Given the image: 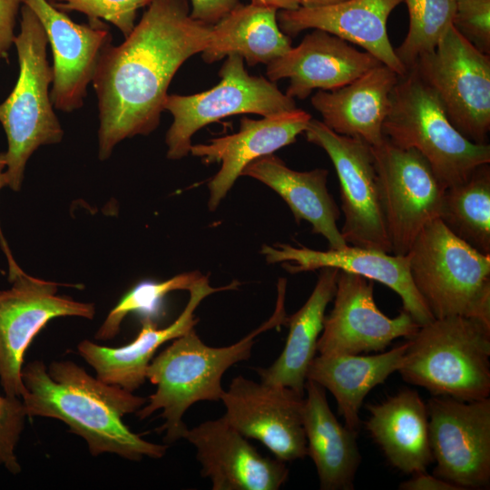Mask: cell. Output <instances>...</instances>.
I'll use <instances>...</instances> for the list:
<instances>
[{
    "label": "cell",
    "mask_w": 490,
    "mask_h": 490,
    "mask_svg": "<svg viewBox=\"0 0 490 490\" xmlns=\"http://www.w3.org/2000/svg\"><path fill=\"white\" fill-rule=\"evenodd\" d=\"M212 25L191 17L188 0H153L119 45L105 46L93 85L98 101V158L160 123L168 87L191 56L202 53Z\"/></svg>",
    "instance_id": "cell-1"
},
{
    "label": "cell",
    "mask_w": 490,
    "mask_h": 490,
    "mask_svg": "<svg viewBox=\"0 0 490 490\" xmlns=\"http://www.w3.org/2000/svg\"><path fill=\"white\" fill-rule=\"evenodd\" d=\"M22 381L27 417L63 421L84 439L93 456L110 453L140 461L165 455L167 445L144 440L122 421L144 406L146 397L92 377L72 360L53 361L48 368L42 360L31 361L23 366Z\"/></svg>",
    "instance_id": "cell-2"
},
{
    "label": "cell",
    "mask_w": 490,
    "mask_h": 490,
    "mask_svg": "<svg viewBox=\"0 0 490 490\" xmlns=\"http://www.w3.org/2000/svg\"><path fill=\"white\" fill-rule=\"evenodd\" d=\"M285 279L278 285V300L272 316L239 341L226 347L206 345L194 328L172 339V343L153 358L146 378L156 389L137 412L142 420L157 410L164 423L157 429L164 432L163 440L172 444L183 438L187 426L182 416L199 401H219L224 389L223 374L234 364L251 355L255 338L264 331L286 323L284 309Z\"/></svg>",
    "instance_id": "cell-3"
},
{
    "label": "cell",
    "mask_w": 490,
    "mask_h": 490,
    "mask_svg": "<svg viewBox=\"0 0 490 490\" xmlns=\"http://www.w3.org/2000/svg\"><path fill=\"white\" fill-rule=\"evenodd\" d=\"M14 45L19 74L12 92L0 103V123L7 139V187L19 191L31 155L40 146L59 143L64 131L51 100L53 71L47 60L46 34L24 4Z\"/></svg>",
    "instance_id": "cell-4"
},
{
    "label": "cell",
    "mask_w": 490,
    "mask_h": 490,
    "mask_svg": "<svg viewBox=\"0 0 490 490\" xmlns=\"http://www.w3.org/2000/svg\"><path fill=\"white\" fill-rule=\"evenodd\" d=\"M397 370L434 396L465 401L490 395V327L464 316L434 318L409 338Z\"/></svg>",
    "instance_id": "cell-5"
},
{
    "label": "cell",
    "mask_w": 490,
    "mask_h": 490,
    "mask_svg": "<svg viewBox=\"0 0 490 490\" xmlns=\"http://www.w3.org/2000/svg\"><path fill=\"white\" fill-rule=\"evenodd\" d=\"M411 279L435 318L464 316L490 327V254L427 222L408 252Z\"/></svg>",
    "instance_id": "cell-6"
},
{
    "label": "cell",
    "mask_w": 490,
    "mask_h": 490,
    "mask_svg": "<svg viewBox=\"0 0 490 490\" xmlns=\"http://www.w3.org/2000/svg\"><path fill=\"white\" fill-rule=\"evenodd\" d=\"M382 131L395 146L417 151L445 189L490 163V145L472 142L454 127L436 93L414 68L398 76Z\"/></svg>",
    "instance_id": "cell-7"
},
{
    "label": "cell",
    "mask_w": 490,
    "mask_h": 490,
    "mask_svg": "<svg viewBox=\"0 0 490 490\" xmlns=\"http://www.w3.org/2000/svg\"><path fill=\"white\" fill-rule=\"evenodd\" d=\"M219 76L220 83L204 92L167 95L163 108L173 117L165 137L168 159L188 155L193 134L221 118L241 113L267 117L297 108L294 99L283 93L274 82L250 75L239 54L227 56Z\"/></svg>",
    "instance_id": "cell-8"
},
{
    "label": "cell",
    "mask_w": 490,
    "mask_h": 490,
    "mask_svg": "<svg viewBox=\"0 0 490 490\" xmlns=\"http://www.w3.org/2000/svg\"><path fill=\"white\" fill-rule=\"evenodd\" d=\"M414 68L437 95L449 121L466 139L487 143L490 130V55L452 25Z\"/></svg>",
    "instance_id": "cell-9"
},
{
    "label": "cell",
    "mask_w": 490,
    "mask_h": 490,
    "mask_svg": "<svg viewBox=\"0 0 490 490\" xmlns=\"http://www.w3.org/2000/svg\"><path fill=\"white\" fill-rule=\"evenodd\" d=\"M304 133L327 152L336 170L345 217L340 231L347 244L391 253L371 146L312 118Z\"/></svg>",
    "instance_id": "cell-10"
},
{
    "label": "cell",
    "mask_w": 490,
    "mask_h": 490,
    "mask_svg": "<svg viewBox=\"0 0 490 490\" xmlns=\"http://www.w3.org/2000/svg\"><path fill=\"white\" fill-rule=\"evenodd\" d=\"M371 149L391 253L406 255L423 227L438 218L445 188L417 151L386 138Z\"/></svg>",
    "instance_id": "cell-11"
},
{
    "label": "cell",
    "mask_w": 490,
    "mask_h": 490,
    "mask_svg": "<svg viewBox=\"0 0 490 490\" xmlns=\"http://www.w3.org/2000/svg\"><path fill=\"white\" fill-rule=\"evenodd\" d=\"M11 283L0 290V384L5 395L22 397L24 357L34 337L55 318L93 319L95 307L60 296L57 283L24 271Z\"/></svg>",
    "instance_id": "cell-12"
},
{
    "label": "cell",
    "mask_w": 490,
    "mask_h": 490,
    "mask_svg": "<svg viewBox=\"0 0 490 490\" xmlns=\"http://www.w3.org/2000/svg\"><path fill=\"white\" fill-rule=\"evenodd\" d=\"M435 475L461 490L490 482V399L434 396L426 403Z\"/></svg>",
    "instance_id": "cell-13"
},
{
    "label": "cell",
    "mask_w": 490,
    "mask_h": 490,
    "mask_svg": "<svg viewBox=\"0 0 490 490\" xmlns=\"http://www.w3.org/2000/svg\"><path fill=\"white\" fill-rule=\"evenodd\" d=\"M220 400L226 408L224 418L245 437L263 444L276 458L289 462L308 456L305 395L238 376Z\"/></svg>",
    "instance_id": "cell-14"
},
{
    "label": "cell",
    "mask_w": 490,
    "mask_h": 490,
    "mask_svg": "<svg viewBox=\"0 0 490 490\" xmlns=\"http://www.w3.org/2000/svg\"><path fill=\"white\" fill-rule=\"evenodd\" d=\"M333 299L317 343L321 355L380 352L420 327L405 310L395 318L382 313L374 299V281L358 274L339 270Z\"/></svg>",
    "instance_id": "cell-15"
},
{
    "label": "cell",
    "mask_w": 490,
    "mask_h": 490,
    "mask_svg": "<svg viewBox=\"0 0 490 490\" xmlns=\"http://www.w3.org/2000/svg\"><path fill=\"white\" fill-rule=\"evenodd\" d=\"M41 22L53 54L51 100L72 113L83 105L100 55L112 43L104 23L77 24L48 0H24Z\"/></svg>",
    "instance_id": "cell-16"
},
{
    "label": "cell",
    "mask_w": 490,
    "mask_h": 490,
    "mask_svg": "<svg viewBox=\"0 0 490 490\" xmlns=\"http://www.w3.org/2000/svg\"><path fill=\"white\" fill-rule=\"evenodd\" d=\"M183 438L213 490H277L288 479L284 461L261 455L224 416L188 428Z\"/></svg>",
    "instance_id": "cell-17"
},
{
    "label": "cell",
    "mask_w": 490,
    "mask_h": 490,
    "mask_svg": "<svg viewBox=\"0 0 490 490\" xmlns=\"http://www.w3.org/2000/svg\"><path fill=\"white\" fill-rule=\"evenodd\" d=\"M383 64L368 52L319 29L307 34L300 44L267 64L270 81L289 79L286 94L306 99L314 89L340 88Z\"/></svg>",
    "instance_id": "cell-18"
},
{
    "label": "cell",
    "mask_w": 490,
    "mask_h": 490,
    "mask_svg": "<svg viewBox=\"0 0 490 490\" xmlns=\"http://www.w3.org/2000/svg\"><path fill=\"white\" fill-rule=\"evenodd\" d=\"M239 282L224 287L210 285L207 276H202L190 289V299L182 312L169 326L159 328L153 318L142 317L137 337L129 344L110 348L88 339L77 345L80 356L94 369L96 377L104 383L133 392L145 382L147 368L156 350L165 342L182 336L194 328L199 319L194 312L209 295L237 289Z\"/></svg>",
    "instance_id": "cell-19"
},
{
    "label": "cell",
    "mask_w": 490,
    "mask_h": 490,
    "mask_svg": "<svg viewBox=\"0 0 490 490\" xmlns=\"http://www.w3.org/2000/svg\"><path fill=\"white\" fill-rule=\"evenodd\" d=\"M310 120L308 112L298 108L260 120L244 117L238 132L191 144L190 152L205 163H221L208 183L209 209L218 207L249 163L295 142Z\"/></svg>",
    "instance_id": "cell-20"
},
{
    "label": "cell",
    "mask_w": 490,
    "mask_h": 490,
    "mask_svg": "<svg viewBox=\"0 0 490 490\" xmlns=\"http://www.w3.org/2000/svg\"><path fill=\"white\" fill-rule=\"evenodd\" d=\"M261 252L270 263L290 261L283 266L291 273L332 267L380 282L401 298L403 310L409 313L419 326L435 318L414 285L407 255L351 245L320 251L279 244L277 247L263 246Z\"/></svg>",
    "instance_id": "cell-21"
},
{
    "label": "cell",
    "mask_w": 490,
    "mask_h": 490,
    "mask_svg": "<svg viewBox=\"0 0 490 490\" xmlns=\"http://www.w3.org/2000/svg\"><path fill=\"white\" fill-rule=\"evenodd\" d=\"M403 0H347L338 4L279 10L280 30L294 36L307 29H319L359 45L398 75L407 73L390 44L387 22Z\"/></svg>",
    "instance_id": "cell-22"
},
{
    "label": "cell",
    "mask_w": 490,
    "mask_h": 490,
    "mask_svg": "<svg viewBox=\"0 0 490 490\" xmlns=\"http://www.w3.org/2000/svg\"><path fill=\"white\" fill-rule=\"evenodd\" d=\"M398 76L380 64L340 88L318 90L310 102L330 130L376 146L385 138L383 123Z\"/></svg>",
    "instance_id": "cell-23"
},
{
    "label": "cell",
    "mask_w": 490,
    "mask_h": 490,
    "mask_svg": "<svg viewBox=\"0 0 490 490\" xmlns=\"http://www.w3.org/2000/svg\"><path fill=\"white\" fill-rule=\"evenodd\" d=\"M328 170L319 168L292 170L272 153L249 163L241 176L254 178L272 189L288 204L298 224L307 220L313 233L327 240L330 250H339L348 244L337 225L340 211L328 192Z\"/></svg>",
    "instance_id": "cell-24"
},
{
    "label": "cell",
    "mask_w": 490,
    "mask_h": 490,
    "mask_svg": "<svg viewBox=\"0 0 490 490\" xmlns=\"http://www.w3.org/2000/svg\"><path fill=\"white\" fill-rule=\"evenodd\" d=\"M305 392L303 427L308 455L315 464L320 489H354L361 462L357 432L338 421L323 387L307 379Z\"/></svg>",
    "instance_id": "cell-25"
},
{
    "label": "cell",
    "mask_w": 490,
    "mask_h": 490,
    "mask_svg": "<svg viewBox=\"0 0 490 490\" xmlns=\"http://www.w3.org/2000/svg\"><path fill=\"white\" fill-rule=\"evenodd\" d=\"M367 408L366 428L388 462L405 474L425 472L434 458L426 404L418 393L407 388Z\"/></svg>",
    "instance_id": "cell-26"
},
{
    "label": "cell",
    "mask_w": 490,
    "mask_h": 490,
    "mask_svg": "<svg viewBox=\"0 0 490 490\" xmlns=\"http://www.w3.org/2000/svg\"><path fill=\"white\" fill-rule=\"evenodd\" d=\"M403 344L377 355H321L311 361L307 379L328 389L336 398L345 426L358 432L359 409L372 388L397 371L407 348Z\"/></svg>",
    "instance_id": "cell-27"
},
{
    "label": "cell",
    "mask_w": 490,
    "mask_h": 490,
    "mask_svg": "<svg viewBox=\"0 0 490 490\" xmlns=\"http://www.w3.org/2000/svg\"><path fill=\"white\" fill-rule=\"evenodd\" d=\"M338 272V269L332 267L319 269L316 286L307 301L286 318L289 334L282 352L270 367L256 369L262 382L305 395L307 372L316 357L326 309L334 298Z\"/></svg>",
    "instance_id": "cell-28"
},
{
    "label": "cell",
    "mask_w": 490,
    "mask_h": 490,
    "mask_svg": "<svg viewBox=\"0 0 490 490\" xmlns=\"http://www.w3.org/2000/svg\"><path fill=\"white\" fill-rule=\"evenodd\" d=\"M277 14L276 8L252 1L239 3L212 25L203 61L212 64L236 54L251 66L283 55L292 47L291 38L280 30Z\"/></svg>",
    "instance_id": "cell-29"
},
{
    "label": "cell",
    "mask_w": 490,
    "mask_h": 490,
    "mask_svg": "<svg viewBox=\"0 0 490 490\" xmlns=\"http://www.w3.org/2000/svg\"><path fill=\"white\" fill-rule=\"evenodd\" d=\"M438 219L457 238L479 252L490 254L489 163L445 189Z\"/></svg>",
    "instance_id": "cell-30"
},
{
    "label": "cell",
    "mask_w": 490,
    "mask_h": 490,
    "mask_svg": "<svg viewBox=\"0 0 490 490\" xmlns=\"http://www.w3.org/2000/svg\"><path fill=\"white\" fill-rule=\"evenodd\" d=\"M409 14V29L395 53L407 71L421 56L435 50L453 25L456 0H403Z\"/></svg>",
    "instance_id": "cell-31"
},
{
    "label": "cell",
    "mask_w": 490,
    "mask_h": 490,
    "mask_svg": "<svg viewBox=\"0 0 490 490\" xmlns=\"http://www.w3.org/2000/svg\"><path fill=\"white\" fill-rule=\"evenodd\" d=\"M203 275L191 271L176 275L164 281L139 282L126 292L110 310L94 335L97 340H110L120 332L123 319L132 313L154 318L162 312L163 299L175 290H189Z\"/></svg>",
    "instance_id": "cell-32"
},
{
    "label": "cell",
    "mask_w": 490,
    "mask_h": 490,
    "mask_svg": "<svg viewBox=\"0 0 490 490\" xmlns=\"http://www.w3.org/2000/svg\"><path fill=\"white\" fill-rule=\"evenodd\" d=\"M153 0H53L59 10L79 12L85 15L88 23L100 24L103 20L117 27L124 37L135 26L139 9L148 6Z\"/></svg>",
    "instance_id": "cell-33"
},
{
    "label": "cell",
    "mask_w": 490,
    "mask_h": 490,
    "mask_svg": "<svg viewBox=\"0 0 490 490\" xmlns=\"http://www.w3.org/2000/svg\"><path fill=\"white\" fill-rule=\"evenodd\" d=\"M26 417L21 397L0 394V466L13 475L21 472L15 448Z\"/></svg>",
    "instance_id": "cell-34"
},
{
    "label": "cell",
    "mask_w": 490,
    "mask_h": 490,
    "mask_svg": "<svg viewBox=\"0 0 490 490\" xmlns=\"http://www.w3.org/2000/svg\"><path fill=\"white\" fill-rule=\"evenodd\" d=\"M453 25L477 49L490 54V0H456Z\"/></svg>",
    "instance_id": "cell-35"
},
{
    "label": "cell",
    "mask_w": 490,
    "mask_h": 490,
    "mask_svg": "<svg viewBox=\"0 0 490 490\" xmlns=\"http://www.w3.org/2000/svg\"><path fill=\"white\" fill-rule=\"evenodd\" d=\"M24 3V0H0V60H7L14 45L16 18Z\"/></svg>",
    "instance_id": "cell-36"
},
{
    "label": "cell",
    "mask_w": 490,
    "mask_h": 490,
    "mask_svg": "<svg viewBox=\"0 0 490 490\" xmlns=\"http://www.w3.org/2000/svg\"><path fill=\"white\" fill-rule=\"evenodd\" d=\"M192 18L213 25L232 10L239 0H190Z\"/></svg>",
    "instance_id": "cell-37"
},
{
    "label": "cell",
    "mask_w": 490,
    "mask_h": 490,
    "mask_svg": "<svg viewBox=\"0 0 490 490\" xmlns=\"http://www.w3.org/2000/svg\"><path fill=\"white\" fill-rule=\"evenodd\" d=\"M400 490H461L457 485L442 479L436 475H431L426 472L412 474L411 478L402 482Z\"/></svg>",
    "instance_id": "cell-38"
},
{
    "label": "cell",
    "mask_w": 490,
    "mask_h": 490,
    "mask_svg": "<svg viewBox=\"0 0 490 490\" xmlns=\"http://www.w3.org/2000/svg\"><path fill=\"white\" fill-rule=\"evenodd\" d=\"M6 159L5 152H0V191L7 186V177L5 173ZM0 247L6 258L8 264V279L12 281L15 277L22 274L24 270L15 260L12 251L8 246V243L4 236L1 225H0Z\"/></svg>",
    "instance_id": "cell-39"
},
{
    "label": "cell",
    "mask_w": 490,
    "mask_h": 490,
    "mask_svg": "<svg viewBox=\"0 0 490 490\" xmlns=\"http://www.w3.org/2000/svg\"><path fill=\"white\" fill-rule=\"evenodd\" d=\"M279 10H294L300 6V0H250Z\"/></svg>",
    "instance_id": "cell-40"
},
{
    "label": "cell",
    "mask_w": 490,
    "mask_h": 490,
    "mask_svg": "<svg viewBox=\"0 0 490 490\" xmlns=\"http://www.w3.org/2000/svg\"><path fill=\"white\" fill-rule=\"evenodd\" d=\"M347 0H300V6L318 7L338 4Z\"/></svg>",
    "instance_id": "cell-41"
},
{
    "label": "cell",
    "mask_w": 490,
    "mask_h": 490,
    "mask_svg": "<svg viewBox=\"0 0 490 490\" xmlns=\"http://www.w3.org/2000/svg\"><path fill=\"white\" fill-rule=\"evenodd\" d=\"M48 1L52 2L53 0H48Z\"/></svg>",
    "instance_id": "cell-42"
}]
</instances>
